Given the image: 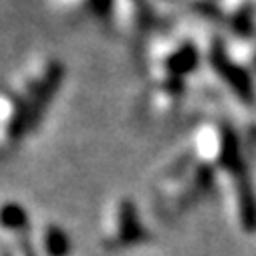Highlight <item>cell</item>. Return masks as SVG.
I'll return each instance as SVG.
<instances>
[{"label":"cell","instance_id":"obj_1","mask_svg":"<svg viewBox=\"0 0 256 256\" xmlns=\"http://www.w3.org/2000/svg\"><path fill=\"white\" fill-rule=\"evenodd\" d=\"M214 188H218L216 172L184 146L158 174L154 202L164 218H178L206 200Z\"/></svg>","mask_w":256,"mask_h":256},{"label":"cell","instance_id":"obj_2","mask_svg":"<svg viewBox=\"0 0 256 256\" xmlns=\"http://www.w3.org/2000/svg\"><path fill=\"white\" fill-rule=\"evenodd\" d=\"M150 240V230L140 214L138 204L130 196L113 198L101 216L99 242L109 252L132 250Z\"/></svg>","mask_w":256,"mask_h":256},{"label":"cell","instance_id":"obj_3","mask_svg":"<svg viewBox=\"0 0 256 256\" xmlns=\"http://www.w3.org/2000/svg\"><path fill=\"white\" fill-rule=\"evenodd\" d=\"M30 240L38 256H71L73 240L56 222H42L30 230Z\"/></svg>","mask_w":256,"mask_h":256},{"label":"cell","instance_id":"obj_4","mask_svg":"<svg viewBox=\"0 0 256 256\" xmlns=\"http://www.w3.org/2000/svg\"><path fill=\"white\" fill-rule=\"evenodd\" d=\"M30 228L26 230H2V256H38L30 240Z\"/></svg>","mask_w":256,"mask_h":256}]
</instances>
